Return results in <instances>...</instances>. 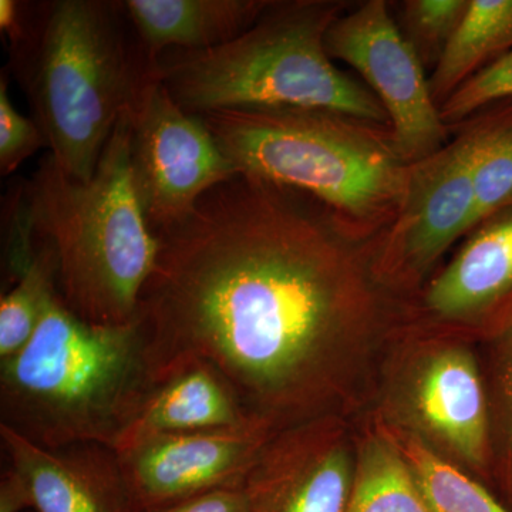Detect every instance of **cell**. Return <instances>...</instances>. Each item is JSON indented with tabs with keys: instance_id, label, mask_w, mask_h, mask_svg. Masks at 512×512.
Listing matches in <instances>:
<instances>
[{
	"instance_id": "obj_23",
	"label": "cell",
	"mask_w": 512,
	"mask_h": 512,
	"mask_svg": "<svg viewBox=\"0 0 512 512\" xmlns=\"http://www.w3.org/2000/svg\"><path fill=\"white\" fill-rule=\"evenodd\" d=\"M505 100H512V50L461 84L441 104L440 116L451 128Z\"/></svg>"
},
{
	"instance_id": "obj_15",
	"label": "cell",
	"mask_w": 512,
	"mask_h": 512,
	"mask_svg": "<svg viewBox=\"0 0 512 512\" xmlns=\"http://www.w3.org/2000/svg\"><path fill=\"white\" fill-rule=\"evenodd\" d=\"M421 421L473 466L490 458L487 397L474 357L463 349L436 353L421 370L414 392Z\"/></svg>"
},
{
	"instance_id": "obj_16",
	"label": "cell",
	"mask_w": 512,
	"mask_h": 512,
	"mask_svg": "<svg viewBox=\"0 0 512 512\" xmlns=\"http://www.w3.org/2000/svg\"><path fill=\"white\" fill-rule=\"evenodd\" d=\"M271 0H127L138 42L153 66L167 50H207L247 32Z\"/></svg>"
},
{
	"instance_id": "obj_14",
	"label": "cell",
	"mask_w": 512,
	"mask_h": 512,
	"mask_svg": "<svg viewBox=\"0 0 512 512\" xmlns=\"http://www.w3.org/2000/svg\"><path fill=\"white\" fill-rule=\"evenodd\" d=\"M268 427L247 407L215 367L198 357H184L163 367L136 420L116 451L154 434L241 431Z\"/></svg>"
},
{
	"instance_id": "obj_10",
	"label": "cell",
	"mask_w": 512,
	"mask_h": 512,
	"mask_svg": "<svg viewBox=\"0 0 512 512\" xmlns=\"http://www.w3.org/2000/svg\"><path fill=\"white\" fill-rule=\"evenodd\" d=\"M266 429L154 434L117 451L134 512H156L218 488L242 485Z\"/></svg>"
},
{
	"instance_id": "obj_5",
	"label": "cell",
	"mask_w": 512,
	"mask_h": 512,
	"mask_svg": "<svg viewBox=\"0 0 512 512\" xmlns=\"http://www.w3.org/2000/svg\"><path fill=\"white\" fill-rule=\"evenodd\" d=\"M238 174L301 191L350 234L375 239L399 208L409 164L390 127L318 109L252 107L202 114Z\"/></svg>"
},
{
	"instance_id": "obj_12",
	"label": "cell",
	"mask_w": 512,
	"mask_h": 512,
	"mask_svg": "<svg viewBox=\"0 0 512 512\" xmlns=\"http://www.w3.org/2000/svg\"><path fill=\"white\" fill-rule=\"evenodd\" d=\"M424 308L441 320H481L503 335L512 326V208L466 235L453 261L427 286Z\"/></svg>"
},
{
	"instance_id": "obj_11",
	"label": "cell",
	"mask_w": 512,
	"mask_h": 512,
	"mask_svg": "<svg viewBox=\"0 0 512 512\" xmlns=\"http://www.w3.org/2000/svg\"><path fill=\"white\" fill-rule=\"evenodd\" d=\"M8 467L35 512H134L119 456L101 444L46 448L0 424Z\"/></svg>"
},
{
	"instance_id": "obj_7",
	"label": "cell",
	"mask_w": 512,
	"mask_h": 512,
	"mask_svg": "<svg viewBox=\"0 0 512 512\" xmlns=\"http://www.w3.org/2000/svg\"><path fill=\"white\" fill-rule=\"evenodd\" d=\"M130 165L148 227H177L212 188L237 175L204 119L175 103L153 77L130 111Z\"/></svg>"
},
{
	"instance_id": "obj_3",
	"label": "cell",
	"mask_w": 512,
	"mask_h": 512,
	"mask_svg": "<svg viewBox=\"0 0 512 512\" xmlns=\"http://www.w3.org/2000/svg\"><path fill=\"white\" fill-rule=\"evenodd\" d=\"M126 22L123 2L40 3L12 50L50 154L79 181L92 180L120 117L157 76L138 39H128Z\"/></svg>"
},
{
	"instance_id": "obj_22",
	"label": "cell",
	"mask_w": 512,
	"mask_h": 512,
	"mask_svg": "<svg viewBox=\"0 0 512 512\" xmlns=\"http://www.w3.org/2000/svg\"><path fill=\"white\" fill-rule=\"evenodd\" d=\"M470 0H406L397 26L413 46L424 69L433 72L466 16Z\"/></svg>"
},
{
	"instance_id": "obj_9",
	"label": "cell",
	"mask_w": 512,
	"mask_h": 512,
	"mask_svg": "<svg viewBox=\"0 0 512 512\" xmlns=\"http://www.w3.org/2000/svg\"><path fill=\"white\" fill-rule=\"evenodd\" d=\"M476 227V197L460 138L409 164L393 221L373 244L384 272L417 279L429 274L458 239Z\"/></svg>"
},
{
	"instance_id": "obj_24",
	"label": "cell",
	"mask_w": 512,
	"mask_h": 512,
	"mask_svg": "<svg viewBox=\"0 0 512 512\" xmlns=\"http://www.w3.org/2000/svg\"><path fill=\"white\" fill-rule=\"evenodd\" d=\"M9 76H0V174L15 173L40 148L47 147L45 134L36 120L23 116L9 96Z\"/></svg>"
},
{
	"instance_id": "obj_26",
	"label": "cell",
	"mask_w": 512,
	"mask_h": 512,
	"mask_svg": "<svg viewBox=\"0 0 512 512\" xmlns=\"http://www.w3.org/2000/svg\"><path fill=\"white\" fill-rule=\"evenodd\" d=\"M156 512H249V507L244 487L235 485L188 498Z\"/></svg>"
},
{
	"instance_id": "obj_4",
	"label": "cell",
	"mask_w": 512,
	"mask_h": 512,
	"mask_svg": "<svg viewBox=\"0 0 512 512\" xmlns=\"http://www.w3.org/2000/svg\"><path fill=\"white\" fill-rule=\"evenodd\" d=\"M130 134L127 111L92 180L70 177L49 153L19 194L36 237L55 248L64 305L99 325L137 318L160 252V238L148 227L134 190Z\"/></svg>"
},
{
	"instance_id": "obj_18",
	"label": "cell",
	"mask_w": 512,
	"mask_h": 512,
	"mask_svg": "<svg viewBox=\"0 0 512 512\" xmlns=\"http://www.w3.org/2000/svg\"><path fill=\"white\" fill-rule=\"evenodd\" d=\"M512 50V0H470L466 16L429 76L441 106L461 84Z\"/></svg>"
},
{
	"instance_id": "obj_8",
	"label": "cell",
	"mask_w": 512,
	"mask_h": 512,
	"mask_svg": "<svg viewBox=\"0 0 512 512\" xmlns=\"http://www.w3.org/2000/svg\"><path fill=\"white\" fill-rule=\"evenodd\" d=\"M325 45L330 59L349 64L380 101L407 164L433 156L451 140L427 70L400 32L389 2L366 0L346 10L330 26Z\"/></svg>"
},
{
	"instance_id": "obj_20",
	"label": "cell",
	"mask_w": 512,
	"mask_h": 512,
	"mask_svg": "<svg viewBox=\"0 0 512 512\" xmlns=\"http://www.w3.org/2000/svg\"><path fill=\"white\" fill-rule=\"evenodd\" d=\"M57 292L55 248L36 237L32 258L0 299V362L28 345Z\"/></svg>"
},
{
	"instance_id": "obj_19",
	"label": "cell",
	"mask_w": 512,
	"mask_h": 512,
	"mask_svg": "<svg viewBox=\"0 0 512 512\" xmlns=\"http://www.w3.org/2000/svg\"><path fill=\"white\" fill-rule=\"evenodd\" d=\"M345 512H433L402 450L386 440L366 444Z\"/></svg>"
},
{
	"instance_id": "obj_28",
	"label": "cell",
	"mask_w": 512,
	"mask_h": 512,
	"mask_svg": "<svg viewBox=\"0 0 512 512\" xmlns=\"http://www.w3.org/2000/svg\"><path fill=\"white\" fill-rule=\"evenodd\" d=\"M28 512H35V511H28Z\"/></svg>"
},
{
	"instance_id": "obj_25",
	"label": "cell",
	"mask_w": 512,
	"mask_h": 512,
	"mask_svg": "<svg viewBox=\"0 0 512 512\" xmlns=\"http://www.w3.org/2000/svg\"><path fill=\"white\" fill-rule=\"evenodd\" d=\"M500 365V399L503 414V476L512 494V326L503 335Z\"/></svg>"
},
{
	"instance_id": "obj_13",
	"label": "cell",
	"mask_w": 512,
	"mask_h": 512,
	"mask_svg": "<svg viewBox=\"0 0 512 512\" xmlns=\"http://www.w3.org/2000/svg\"><path fill=\"white\" fill-rule=\"evenodd\" d=\"M311 433L258 454L242 487L249 512H345L355 474L348 454Z\"/></svg>"
},
{
	"instance_id": "obj_21",
	"label": "cell",
	"mask_w": 512,
	"mask_h": 512,
	"mask_svg": "<svg viewBox=\"0 0 512 512\" xmlns=\"http://www.w3.org/2000/svg\"><path fill=\"white\" fill-rule=\"evenodd\" d=\"M402 450L417 487L433 512H511L420 441H404Z\"/></svg>"
},
{
	"instance_id": "obj_17",
	"label": "cell",
	"mask_w": 512,
	"mask_h": 512,
	"mask_svg": "<svg viewBox=\"0 0 512 512\" xmlns=\"http://www.w3.org/2000/svg\"><path fill=\"white\" fill-rule=\"evenodd\" d=\"M466 151L476 197V225L512 208V100L485 107L451 127Z\"/></svg>"
},
{
	"instance_id": "obj_1",
	"label": "cell",
	"mask_w": 512,
	"mask_h": 512,
	"mask_svg": "<svg viewBox=\"0 0 512 512\" xmlns=\"http://www.w3.org/2000/svg\"><path fill=\"white\" fill-rule=\"evenodd\" d=\"M157 237L137 316L158 375L174 360H205L258 421V410L311 402L329 348L375 312L356 255L373 239L284 185L237 174Z\"/></svg>"
},
{
	"instance_id": "obj_27",
	"label": "cell",
	"mask_w": 512,
	"mask_h": 512,
	"mask_svg": "<svg viewBox=\"0 0 512 512\" xmlns=\"http://www.w3.org/2000/svg\"><path fill=\"white\" fill-rule=\"evenodd\" d=\"M32 6L16 0H0V30L8 37L12 50L18 49L28 35Z\"/></svg>"
},
{
	"instance_id": "obj_2",
	"label": "cell",
	"mask_w": 512,
	"mask_h": 512,
	"mask_svg": "<svg viewBox=\"0 0 512 512\" xmlns=\"http://www.w3.org/2000/svg\"><path fill=\"white\" fill-rule=\"evenodd\" d=\"M157 380L138 316L99 325L74 315L57 292L28 345L0 362V424L46 448L116 450Z\"/></svg>"
},
{
	"instance_id": "obj_6",
	"label": "cell",
	"mask_w": 512,
	"mask_h": 512,
	"mask_svg": "<svg viewBox=\"0 0 512 512\" xmlns=\"http://www.w3.org/2000/svg\"><path fill=\"white\" fill-rule=\"evenodd\" d=\"M340 0L272 2L237 39L207 50H167L157 76L190 114L298 107L346 114L390 127L366 84L333 64L326 33L346 10Z\"/></svg>"
}]
</instances>
